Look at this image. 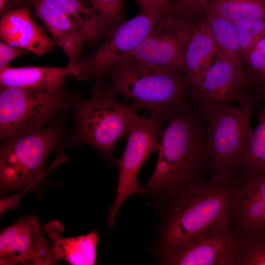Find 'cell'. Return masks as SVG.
<instances>
[{
  "label": "cell",
  "instance_id": "6da1fadb",
  "mask_svg": "<svg viewBox=\"0 0 265 265\" xmlns=\"http://www.w3.org/2000/svg\"><path fill=\"white\" fill-rule=\"evenodd\" d=\"M234 182L210 178L155 200L152 204L156 207L159 222L156 239L148 248L152 256L192 238L216 234L236 225Z\"/></svg>",
  "mask_w": 265,
  "mask_h": 265
},
{
  "label": "cell",
  "instance_id": "7a4b0ae2",
  "mask_svg": "<svg viewBox=\"0 0 265 265\" xmlns=\"http://www.w3.org/2000/svg\"><path fill=\"white\" fill-rule=\"evenodd\" d=\"M154 173L142 186L149 204L156 199L204 180L209 171L207 131L201 108L188 101L175 110L160 133Z\"/></svg>",
  "mask_w": 265,
  "mask_h": 265
},
{
  "label": "cell",
  "instance_id": "3957f363",
  "mask_svg": "<svg viewBox=\"0 0 265 265\" xmlns=\"http://www.w3.org/2000/svg\"><path fill=\"white\" fill-rule=\"evenodd\" d=\"M115 94L131 100L163 126L189 97L191 88L182 72L125 57L106 72Z\"/></svg>",
  "mask_w": 265,
  "mask_h": 265
},
{
  "label": "cell",
  "instance_id": "277c9868",
  "mask_svg": "<svg viewBox=\"0 0 265 265\" xmlns=\"http://www.w3.org/2000/svg\"><path fill=\"white\" fill-rule=\"evenodd\" d=\"M258 102L253 95L237 105L200 107L206 122L211 179L233 181L241 175L243 158L253 131L250 120Z\"/></svg>",
  "mask_w": 265,
  "mask_h": 265
},
{
  "label": "cell",
  "instance_id": "5b68a950",
  "mask_svg": "<svg viewBox=\"0 0 265 265\" xmlns=\"http://www.w3.org/2000/svg\"><path fill=\"white\" fill-rule=\"evenodd\" d=\"M91 97L80 101L76 108V136L80 142L97 149L109 164L117 162L115 145L127 133L131 123L141 108L134 103L118 101L111 85L96 79Z\"/></svg>",
  "mask_w": 265,
  "mask_h": 265
},
{
  "label": "cell",
  "instance_id": "8992f818",
  "mask_svg": "<svg viewBox=\"0 0 265 265\" xmlns=\"http://www.w3.org/2000/svg\"><path fill=\"white\" fill-rule=\"evenodd\" d=\"M59 134L53 125L6 139L0 148L1 194L31 187L42 178L46 159Z\"/></svg>",
  "mask_w": 265,
  "mask_h": 265
},
{
  "label": "cell",
  "instance_id": "52a82bcc",
  "mask_svg": "<svg viewBox=\"0 0 265 265\" xmlns=\"http://www.w3.org/2000/svg\"><path fill=\"white\" fill-rule=\"evenodd\" d=\"M169 1L143 9L137 15L114 25L103 44L94 52L80 58L74 77L84 80L98 78L109 68L131 53L147 36L165 13Z\"/></svg>",
  "mask_w": 265,
  "mask_h": 265
},
{
  "label": "cell",
  "instance_id": "ba28073f",
  "mask_svg": "<svg viewBox=\"0 0 265 265\" xmlns=\"http://www.w3.org/2000/svg\"><path fill=\"white\" fill-rule=\"evenodd\" d=\"M62 89L56 91L24 89L0 85L1 140L39 129L67 102Z\"/></svg>",
  "mask_w": 265,
  "mask_h": 265
},
{
  "label": "cell",
  "instance_id": "9c48e42d",
  "mask_svg": "<svg viewBox=\"0 0 265 265\" xmlns=\"http://www.w3.org/2000/svg\"><path fill=\"white\" fill-rule=\"evenodd\" d=\"M163 126L153 118L140 116L133 118L127 133L125 149L118 159L119 177L114 202L108 211L107 226H113L116 215L123 203L130 196H141L142 186L138 173L145 161L159 146L160 133Z\"/></svg>",
  "mask_w": 265,
  "mask_h": 265
},
{
  "label": "cell",
  "instance_id": "30bf717a",
  "mask_svg": "<svg viewBox=\"0 0 265 265\" xmlns=\"http://www.w3.org/2000/svg\"><path fill=\"white\" fill-rule=\"evenodd\" d=\"M192 24L165 11L150 32L125 57L185 74L183 55Z\"/></svg>",
  "mask_w": 265,
  "mask_h": 265
},
{
  "label": "cell",
  "instance_id": "8fae6325",
  "mask_svg": "<svg viewBox=\"0 0 265 265\" xmlns=\"http://www.w3.org/2000/svg\"><path fill=\"white\" fill-rule=\"evenodd\" d=\"M38 218L20 217L2 229L0 234V265H58L52 245L43 234Z\"/></svg>",
  "mask_w": 265,
  "mask_h": 265
},
{
  "label": "cell",
  "instance_id": "7c38bea8",
  "mask_svg": "<svg viewBox=\"0 0 265 265\" xmlns=\"http://www.w3.org/2000/svg\"><path fill=\"white\" fill-rule=\"evenodd\" d=\"M249 90L246 77L219 52L202 79L191 87L189 97L201 108L237 105L253 96Z\"/></svg>",
  "mask_w": 265,
  "mask_h": 265
},
{
  "label": "cell",
  "instance_id": "4fadbf2b",
  "mask_svg": "<svg viewBox=\"0 0 265 265\" xmlns=\"http://www.w3.org/2000/svg\"><path fill=\"white\" fill-rule=\"evenodd\" d=\"M237 225L216 234L196 237L152 257L163 265H235Z\"/></svg>",
  "mask_w": 265,
  "mask_h": 265
},
{
  "label": "cell",
  "instance_id": "5bb4252c",
  "mask_svg": "<svg viewBox=\"0 0 265 265\" xmlns=\"http://www.w3.org/2000/svg\"><path fill=\"white\" fill-rule=\"evenodd\" d=\"M0 36L5 42L39 55L55 43L45 29L32 18L30 7L22 5L1 16Z\"/></svg>",
  "mask_w": 265,
  "mask_h": 265
},
{
  "label": "cell",
  "instance_id": "9a60e30c",
  "mask_svg": "<svg viewBox=\"0 0 265 265\" xmlns=\"http://www.w3.org/2000/svg\"><path fill=\"white\" fill-rule=\"evenodd\" d=\"M36 16L51 33L55 44L67 55L69 65L80 59L84 37L69 16L45 0H29Z\"/></svg>",
  "mask_w": 265,
  "mask_h": 265
},
{
  "label": "cell",
  "instance_id": "2e32d148",
  "mask_svg": "<svg viewBox=\"0 0 265 265\" xmlns=\"http://www.w3.org/2000/svg\"><path fill=\"white\" fill-rule=\"evenodd\" d=\"M219 52L204 17L193 23L183 55L184 73L191 87L202 79Z\"/></svg>",
  "mask_w": 265,
  "mask_h": 265
},
{
  "label": "cell",
  "instance_id": "e0dca14e",
  "mask_svg": "<svg viewBox=\"0 0 265 265\" xmlns=\"http://www.w3.org/2000/svg\"><path fill=\"white\" fill-rule=\"evenodd\" d=\"M76 65L64 67H7L0 71V85L24 89L56 91L62 89L68 76L75 77Z\"/></svg>",
  "mask_w": 265,
  "mask_h": 265
},
{
  "label": "cell",
  "instance_id": "ac0fdd59",
  "mask_svg": "<svg viewBox=\"0 0 265 265\" xmlns=\"http://www.w3.org/2000/svg\"><path fill=\"white\" fill-rule=\"evenodd\" d=\"M43 231L52 241V249L54 257L63 260L72 265H94L97 257L99 241L96 231L74 237L60 236L64 226L59 220H52L42 226Z\"/></svg>",
  "mask_w": 265,
  "mask_h": 265
},
{
  "label": "cell",
  "instance_id": "d6986e66",
  "mask_svg": "<svg viewBox=\"0 0 265 265\" xmlns=\"http://www.w3.org/2000/svg\"><path fill=\"white\" fill-rule=\"evenodd\" d=\"M234 205L237 227L256 234H265V205L251 176L241 175L234 181Z\"/></svg>",
  "mask_w": 265,
  "mask_h": 265
},
{
  "label": "cell",
  "instance_id": "ffe728a7",
  "mask_svg": "<svg viewBox=\"0 0 265 265\" xmlns=\"http://www.w3.org/2000/svg\"><path fill=\"white\" fill-rule=\"evenodd\" d=\"M204 18L220 52L240 74L246 77L234 23L208 10H205Z\"/></svg>",
  "mask_w": 265,
  "mask_h": 265
},
{
  "label": "cell",
  "instance_id": "44dd1931",
  "mask_svg": "<svg viewBox=\"0 0 265 265\" xmlns=\"http://www.w3.org/2000/svg\"><path fill=\"white\" fill-rule=\"evenodd\" d=\"M45 0L71 19L88 44L94 45L97 43L100 38V27L93 9L85 7L80 0Z\"/></svg>",
  "mask_w": 265,
  "mask_h": 265
},
{
  "label": "cell",
  "instance_id": "7402d4cb",
  "mask_svg": "<svg viewBox=\"0 0 265 265\" xmlns=\"http://www.w3.org/2000/svg\"><path fill=\"white\" fill-rule=\"evenodd\" d=\"M206 10L233 22L265 19L264 0H210Z\"/></svg>",
  "mask_w": 265,
  "mask_h": 265
},
{
  "label": "cell",
  "instance_id": "603a6c76",
  "mask_svg": "<svg viewBox=\"0 0 265 265\" xmlns=\"http://www.w3.org/2000/svg\"><path fill=\"white\" fill-rule=\"evenodd\" d=\"M257 112V124L242 162V174H265V99Z\"/></svg>",
  "mask_w": 265,
  "mask_h": 265
},
{
  "label": "cell",
  "instance_id": "cb8c5ba5",
  "mask_svg": "<svg viewBox=\"0 0 265 265\" xmlns=\"http://www.w3.org/2000/svg\"><path fill=\"white\" fill-rule=\"evenodd\" d=\"M235 265H265V234L252 233L238 228Z\"/></svg>",
  "mask_w": 265,
  "mask_h": 265
},
{
  "label": "cell",
  "instance_id": "d4e9b609",
  "mask_svg": "<svg viewBox=\"0 0 265 265\" xmlns=\"http://www.w3.org/2000/svg\"><path fill=\"white\" fill-rule=\"evenodd\" d=\"M91 3L104 36L124 19L122 0H92Z\"/></svg>",
  "mask_w": 265,
  "mask_h": 265
},
{
  "label": "cell",
  "instance_id": "484cf974",
  "mask_svg": "<svg viewBox=\"0 0 265 265\" xmlns=\"http://www.w3.org/2000/svg\"><path fill=\"white\" fill-rule=\"evenodd\" d=\"M233 22L243 57L256 45L259 39L265 36V19L241 20Z\"/></svg>",
  "mask_w": 265,
  "mask_h": 265
},
{
  "label": "cell",
  "instance_id": "4316f807",
  "mask_svg": "<svg viewBox=\"0 0 265 265\" xmlns=\"http://www.w3.org/2000/svg\"><path fill=\"white\" fill-rule=\"evenodd\" d=\"M210 0H170L166 11L190 23L203 18Z\"/></svg>",
  "mask_w": 265,
  "mask_h": 265
},
{
  "label": "cell",
  "instance_id": "83f0119b",
  "mask_svg": "<svg viewBox=\"0 0 265 265\" xmlns=\"http://www.w3.org/2000/svg\"><path fill=\"white\" fill-rule=\"evenodd\" d=\"M243 58L249 72L246 76L249 85L255 82L260 87L265 82V54L255 46Z\"/></svg>",
  "mask_w": 265,
  "mask_h": 265
},
{
  "label": "cell",
  "instance_id": "f1b7e54d",
  "mask_svg": "<svg viewBox=\"0 0 265 265\" xmlns=\"http://www.w3.org/2000/svg\"><path fill=\"white\" fill-rule=\"evenodd\" d=\"M27 51L11 45L4 41L0 42V71L9 66L14 59L26 53Z\"/></svg>",
  "mask_w": 265,
  "mask_h": 265
},
{
  "label": "cell",
  "instance_id": "f546056e",
  "mask_svg": "<svg viewBox=\"0 0 265 265\" xmlns=\"http://www.w3.org/2000/svg\"><path fill=\"white\" fill-rule=\"evenodd\" d=\"M22 0H0V15L22 6Z\"/></svg>",
  "mask_w": 265,
  "mask_h": 265
},
{
  "label": "cell",
  "instance_id": "4dcf8cb0",
  "mask_svg": "<svg viewBox=\"0 0 265 265\" xmlns=\"http://www.w3.org/2000/svg\"><path fill=\"white\" fill-rule=\"evenodd\" d=\"M248 174L251 176L265 205V174Z\"/></svg>",
  "mask_w": 265,
  "mask_h": 265
},
{
  "label": "cell",
  "instance_id": "1f68e13d",
  "mask_svg": "<svg viewBox=\"0 0 265 265\" xmlns=\"http://www.w3.org/2000/svg\"><path fill=\"white\" fill-rule=\"evenodd\" d=\"M141 6L142 9L150 8L163 3L167 2L170 0H135Z\"/></svg>",
  "mask_w": 265,
  "mask_h": 265
},
{
  "label": "cell",
  "instance_id": "d6a6232c",
  "mask_svg": "<svg viewBox=\"0 0 265 265\" xmlns=\"http://www.w3.org/2000/svg\"><path fill=\"white\" fill-rule=\"evenodd\" d=\"M259 101L265 99V82L259 88L256 93L254 94Z\"/></svg>",
  "mask_w": 265,
  "mask_h": 265
},
{
  "label": "cell",
  "instance_id": "836d02e7",
  "mask_svg": "<svg viewBox=\"0 0 265 265\" xmlns=\"http://www.w3.org/2000/svg\"><path fill=\"white\" fill-rule=\"evenodd\" d=\"M255 46L265 54V36L259 39Z\"/></svg>",
  "mask_w": 265,
  "mask_h": 265
},
{
  "label": "cell",
  "instance_id": "e575fe53",
  "mask_svg": "<svg viewBox=\"0 0 265 265\" xmlns=\"http://www.w3.org/2000/svg\"><path fill=\"white\" fill-rule=\"evenodd\" d=\"M89 0L91 2V0Z\"/></svg>",
  "mask_w": 265,
  "mask_h": 265
},
{
  "label": "cell",
  "instance_id": "d590c367",
  "mask_svg": "<svg viewBox=\"0 0 265 265\" xmlns=\"http://www.w3.org/2000/svg\"><path fill=\"white\" fill-rule=\"evenodd\" d=\"M265 1V0H264Z\"/></svg>",
  "mask_w": 265,
  "mask_h": 265
}]
</instances>
